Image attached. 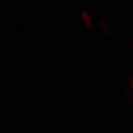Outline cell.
Segmentation results:
<instances>
[{
	"mask_svg": "<svg viewBox=\"0 0 133 133\" xmlns=\"http://www.w3.org/2000/svg\"><path fill=\"white\" fill-rule=\"evenodd\" d=\"M81 15H82V18H83V20H84V22L87 23V26H89V27H91L92 26V18H91V15H90L89 13H88L85 9H82L81 11Z\"/></svg>",
	"mask_w": 133,
	"mask_h": 133,
	"instance_id": "obj_1",
	"label": "cell"
},
{
	"mask_svg": "<svg viewBox=\"0 0 133 133\" xmlns=\"http://www.w3.org/2000/svg\"><path fill=\"white\" fill-rule=\"evenodd\" d=\"M99 25H101L102 29H103L104 32H105L106 34H108V33H109V28H108V26H106L105 21H104V20H102V19H101V20H99Z\"/></svg>",
	"mask_w": 133,
	"mask_h": 133,
	"instance_id": "obj_2",
	"label": "cell"
},
{
	"mask_svg": "<svg viewBox=\"0 0 133 133\" xmlns=\"http://www.w3.org/2000/svg\"><path fill=\"white\" fill-rule=\"evenodd\" d=\"M127 81H129L130 85H131V88L133 90V75H129V76H127Z\"/></svg>",
	"mask_w": 133,
	"mask_h": 133,
	"instance_id": "obj_3",
	"label": "cell"
}]
</instances>
